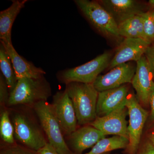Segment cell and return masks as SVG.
<instances>
[{"label":"cell","mask_w":154,"mask_h":154,"mask_svg":"<svg viewBox=\"0 0 154 154\" xmlns=\"http://www.w3.org/2000/svg\"><path fill=\"white\" fill-rule=\"evenodd\" d=\"M66 85L65 91L72 102L78 124H91L97 117L96 106L99 92L93 84L72 82Z\"/></svg>","instance_id":"1"},{"label":"cell","mask_w":154,"mask_h":154,"mask_svg":"<svg viewBox=\"0 0 154 154\" xmlns=\"http://www.w3.org/2000/svg\"><path fill=\"white\" fill-rule=\"evenodd\" d=\"M128 143V139L120 136L105 137L97 142L89 152L85 154H105L114 150L126 149Z\"/></svg>","instance_id":"19"},{"label":"cell","mask_w":154,"mask_h":154,"mask_svg":"<svg viewBox=\"0 0 154 154\" xmlns=\"http://www.w3.org/2000/svg\"><path fill=\"white\" fill-rule=\"evenodd\" d=\"M11 112L10 116L16 140L36 152L48 143L42 127L29 113L22 110Z\"/></svg>","instance_id":"2"},{"label":"cell","mask_w":154,"mask_h":154,"mask_svg":"<svg viewBox=\"0 0 154 154\" xmlns=\"http://www.w3.org/2000/svg\"><path fill=\"white\" fill-rule=\"evenodd\" d=\"M129 115L128 125L129 143L126 148L128 154H136L146 120L147 111L142 107L134 95L128 96L125 105Z\"/></svg>","instance_id":"7"},{"label":"cell","mask_w":154,"mask_h":154,"mask_svg":"<svg viewBox=\"0 0 154 154\" xmlns=\"http://www.w3.org/2000/svg\"><path fill=\"white\" fill-rule=\"evenodd\" d=\"M0 154H36V152L25 146L16 144L2 148Z\"/></svg>","instance_id":"23"},{"label":"cell","mask_w":154,"mask_h":154,"mask_svg":"<svg viewBox=\"0 0 154 154\" xmlns=\"http://www.w3.org/2000/svg\"><path fill=\"white\" fill-rule=\"evenodd\" d=\"M111 54L105 52L80 66L60 71L57 74L60 82L65 84L72 82L93 84L99 74L110 64Z\"/></svg>","instance_id":"6"},{"label":"cell","mask_w":154,"mask_h":154,"mask_svg":"<svg viewBox=\"0 0 154 154\" xmlns=\"http://www.w3.org/2000/svg\"><path fill=\"white\" fill-rule=\"evenodd\" d=\"M11 58L17 80L23 78L39 79L44 77L46 72L41 68L25 60L16 51L12 44L1 42Z\"/></svg>","instance_id":"16"},{"label":"cell","mask_w":154,"mask_h":154,"mask_svg":"<svg viewBox=\"0 0 154 154\" xmlns=\"http://www.w3.org/2000/svg\"><path fill=\"white\" fill-rule=\"evenodd\" d=\"M118 26L119 33L121 36L125 38H140L147 40L144 32L143 21L140 15L127 19Z\"/></svg>","instance_id":"18"},{"label":"cell","mask_w":154,"mask_h":154,"mask_svg":"<svg viewBox=\"0 0 154 154\" xmlns=\"http://www.w3.org/2000/svg\"><path fill=\"white\" fill-rule=\"evenodd\" d=\"M36 154H59L48 143L36 151Z\"/></svg>","instance_id":"27"},{"label":"cell","mask_w":154,"mask_h":154,"mask_svg":"<svg viewBox=\"0 0 154 154\" xmlns=\"http://www.w3.org/2000/svg\"><path fill=\"white\" fill-rule=\"evenodd\" d=\"M154 76L144 55L137 62L135 72L131 83L138 100L144 105L149 103L150 97L154 90Z\"/></svg>","instance_id":"12"},{"label":"cell","mask_w":154,"mask_h":154,"mask_svg":"<svg viewBox=\"0 0 154 154\" xmlns=\"http://www.w3.org/2000/svg\"><path fill=\"white\" fill-rule=\"evenodd\" d=\"M78 8L89 22L108 38L119 39L118 26L114 18L98 2L89 0H75Z\"/></svg>","instance_id":"5"},{"label":"cell","mask_w":154,"mask_h":154,"mask_svg":"<svg viewBox=\"0 0 154 154\" xmlns=\"http://www.w3.org/2000/svg\"><path fill=\"white\" fill-rule=\"evenodd\" d=\"M51 105L63 134L69 136L74 132L78 121L72 102L66 91L57 92Z\"/></svg>","instance_id":"8"},{"label":"cell","mask_w":154,"mask_h":154,"mask_svg":"<svg viewBox=\"0 0 154 154\" xmlns=\"http://www.w3.org/2000/svg\"><path fill=\"white\" fill-rule=\"evenodd\" d=\"M136 69V66L128 63L119 65L105 74L99 75L93 85L99 93L131 83Z\"/></svg>","instance_id":"10"},{"label":"cell","mask_w":154,"mask_h":154,"mask_svg":"<svg viewBox=\"0 0 154 154\" xmlns=\"http://www.w3.org/2000/svg\"><path fill=\"white\" fill-rule=\"evenodd\" d=\"M128 114L127 109L124 106L105 116L96 117L90 125L99 130L105 136L114 135L128 139V126L126 120Z\"/></svg>","instance_id":"9"},{"label":"cell","mask_w":154,"mask_h":154,"mask_svg":"<svg viewBox=\"0 0 154 154\" xmlns=\"http://www.w3.org/2000/svg\"><path fill=\"white\" fill-rule=\"evenodd\" d=\"M143 21L144 32L146 39L152 43L154 41V11L140 14Z\"/></svg>","instance_id":"22"},{"label":"cell","mask_w":154,"mask_h":154,"mask_svg":"<svg viewBox=\"0 0 154 154\" xmlns=\"http://www.w3.org/2000/svg\"><path fill=\"white\" fill-rule=\"evenodd\" d=\"M149 42L140 38H125L116 51L115 55L110 61L109 68L130 61L137 62L144 55Z\"/></svg>","instance_id":"11"},{"label":"cell","mask_w":154,"mask_h":154,"mask_svg":"<svg viewBox=\"0 0 154 154\" xmlns=\"http://www.w3.org/2000/svg\"><path fill=\"white\" fill-rule=\"evenodd\" d=\"M149 140H150L154 142V130L153 131L151 134L149 136Z\"/></svg>","instance_id":"29"},{"label":"cell","mask_w":154,"mask_h":154,"mask_svg":"<svg viewBox=\"0 0 154 154\" xmlns=\"http://www.w3.org/2000/svg\"><path fill=\"white\" fill-rule=\"evenodd\" d=\"M10 92L8 85L2 73L0 74V106L1 109H5L4 107L8 106L10 97Z\"/></svg>","instance_id":"24"},{"label":"cell","mask_w":154,"mask_h":154,"mask_svg":"<svg viewBox=\"0 0 154 154\" xmlns=\"http://www.w3.org/2000/svg\"><path fill=\"white\" fill-rule=\"evenodd\" d=\"M138 154H154V142L149 140L144 144Z\"/></svg>","instance_id":"26"},{"label":"cell","mask_w":154,"mask_h":154,"mask_svg":"<svg viewBox=\"0 0 154 154\" xmlns=\"http://www.w3.org/2000/svg\"><path fill=\"white\" fill-rule=\"evenodd\" d=\"M0 135L5 143L10 145L16 144L14 128L11 121L10 112L7 109L1 111L0 116Z\"/></svg>","instance_id":"21"},{"label":"cell","mask_w":154,"mask_h":154,"mask_svg":"<svg viewBox=\"0 0 154 154\" xmlns=\"http://www.w3.org/2000/svg\"></svg>","instance_id":"31"},{"label":"cell","mask_w":154,"mask_h":154,"mask_svg":"<svg viewBox=\"0 0 154 154\" xmlns=\"http://www.w3.org/2000/svg\"><path fill=\"white\" fill-rule=\"evenodd\" d=\"M149 3L150 6L154 8V0H150L149 1Z\"/></svg>","instance_id":"30"},{"label":"cell","mask_w":154,"mask_h":154,"mask_svg":"<svg viewBox=\"0 0 154 154\" xmlns=\"http://www.w3.org/2000/svg\"><path fill=\"white\" fill-rule=\"evenodd\" d=\"M98 2L112 15L118 25L145 12L142 5L134 0H102Z\"/></svg>","instance_id":"14"},{"label":"cell","mask_w":154,"mask_h":154,"mask_svg":"<svg viewBox=\"0 0 154 154\" xmlns=\"http://www.w3.org/2000/svg\"><path fill=\"white\" fill-rule=\"evenodd\" d=\"M149 103L151 106V118L154 123V90L150 97Z\"/></svg>","instance_id":"28"},{"label":"cell","mask_w":154,"mask_h":154,"mask_svg":"<svg viewBox=\"0 0 154 154\" xmlns=\"http://www.w3.org/2000/svg\"><path fill=\"white\" fill-rule=\"evenodd\" d=\"M128 88L125 85L99 92L96 106L97 117H102L125 106L128 96Z\"/></svg>","instance_id":"13"},{"label":"cell","mask_w":154,"mask_h":154,"mask_svg":"<svg viewBox=\"0 0 154 154\" xmlns=\"http://www.w3.org/2000/svg\"><path fill=\"white\" fill-rule=\"evenodd\" d=\"M0 69L8 85L10 93L13 91L18 80L10 56L4 45L0 44Z\"/></svg>","instance_id":"20"},{"label":"cell","mask_w":154,"mask_h":154,"mask_svg":"<svg viewBox=\"0 0 154 154\" xmlns=\"http://www.w3.org/2000/svg\"><path fill=\"white\" fill-rule=\"evenodd\" d=\"M51 95L50 85L44 77L23 78L18 80L16 87L10 93L8 106L25 105L32 107L37 102L47 101Z\"/></svg>","instance_id":"3"},{"label":"cell","mask_w":154,"mask_h":154,"mask_svg":"<svg viewBox=\"0 0 154 154\" xmlns=\"http://www.w3.org/2000/svg\"><path fill=\"white\" fill-rule=\"evenodd\" d=\"M105 137L99 130L91 125H87L77 129L69 135V143L74 150L75 154H82Z\"/></svg>","instance_id":"15"},{"label":"cell","mask_w":154,"mask_h":154,"mask_svg":"<svg viewBox=\"0 0 154 154\" xmlns=\"http://www.w3.org/2000/svg\"><path fill=\"white\" fill-rule=\"evenodd\" d=\"M149 66L154 75V45H150L144 53Z\"/></svg>","instance_id":"25"},{"label":"cell","mask_w":154,"mask_h":154,"mask_svg":"<svg viewBox=\"0 0 154 154\" xmlns=\"http://www.w3.org/2000/svg\"><path fill=\"white\" fill-rule=\"evenodd\" d=\"M27 0L13 1L8 8L0 12V40L1 42L12 44L11 31L14 21L20 11L25 7Z\"/></svg>","instance_id":"17"},{"label":"cell","mask_w":154,"mask_h":154,"mask_svg":"<svg viewBox=\"0 0 154 154\" xmlns=\"http://www.w3.org/2000/svg\"><path fill=\"white\" fill-rule=\"evenodd\" d=\"M42 128L47 137L48 143L59 154H75L69 148L64 138V134L51 104L42 101L33 106Z\"/></svg>","instance_id":"4"}]
</instances>
